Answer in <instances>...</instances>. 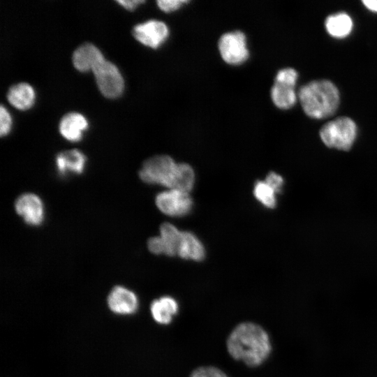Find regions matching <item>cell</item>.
I'll use <instances>...</instances> for the list:
<instances>
[{"label": "cell", "instance_id": "6da1fadb", "mask_svg": "<svg viewBox=\"0 0 377 377\" xmlns=\"http://www.w3.org/2000/svg\"><path fill=\"white\" fill-rule=\"evenodd\" d=\"M226 347L232 357L251 367L264 363L272 352L267 332L251 322L237 325L229 334Z\"/></svg>", "mask_w": 377, "mask_h": 377}, {"label": "cell", "instance_id": "7a4b0ae2", "mask_svg": "<svg viewBox=\"0 0 377 377\" xmlns=\"http://www.w3.org/2000/svg\"><path fill=\"white\" fill-rule=\"evenodd\" d=\"M298 98L306 115L314 119L332 115L339 104V90L327 80H313L303 85Z\"/></svg>", "mask_w": 377, "mask_h": 377}, {"label": "cell", "instance_id": "3957f363", "mask_svg": "<svg viewBox=\"0 0 377 377\" xmlns=\"http://www.w3.org/2000/svg\"><path fill=\"white\" fill-rule=\"evenodd\" d=\"M357 136V126L353 119L340 117L323 125L320 130L323 142L330 148L349 150Z\"/></svg>", "mask_w": 377, "mask_h": 377}, {"label": "cell", "instance_id": "277c9868", "mask_svg": "<svg viewBox=\"0 0 377 377\" xmlns=\"http://www.w3.org/2000/svg\"><path fill=\"white\" fill-rule=\"evenodd\" d=\"M178 164L168 155L155 156L145 161L139 175L141 179L147 184H160L172 189Z\"/></svg>", "mask_w": 377, "mask_h": 377}, {"label": "cell", "instance_id": "5b68a950", "mask_svg": "<svg viewBox=\"0 0 377 377\" xmlns=\"http://www.w3.org/2000/svg\"><path fill=\"white\" fill-rule=\"evenodd\" d=\"M218 47L223 60L230 65H240L249 57L246 38L241 31L223 34L219 40Z\"/></svg>", "mask_w": 377, "mask_h": 377}, {"label": "cell", "instance_id": "8992f818", "mask_svg": "<svg viewBox=\"0 0 377 377\" xmlns=\"http://www.w3.org/2000/svg\"><path fill=\"white\" fill-rule=\"evenodd\" d=\"M95 80L101 94L108 98H116L121 95L124 82L118 68L104 59L93 70Z\"/></svg>", "mask_w": 377, "mask_h": 377}, {"label": "cell", "instance_id": "52a82bcc", "mask_svg": "<svg viewBox=\"0 0 377 377\" xmlns=\"http://www.w3.org/2000/svg\"><path fill=\"white\" fill-rule=\"evenodd\" d=\"M156 204L159 210L170 216H183L192 208L193 200L189 193L169 189L156 195Z\"/></svg>", "mask_w": 377, "mask_h": 377}, {"label": "cell", "instance_id": "ba28073f", "mask_svg": "<svg viewBox=\"0 0 377 377\" xmlns=\"http://www.w3.org/2000/svg\"><path fill=\"white\" fill-rule=\"evenodd\" d=\"M169 29L167 24L158 20H149L136 24L132 31L133 37L142 45L156 49L168 38Z\"/></svg>", "mask_w": 377, "mask_h": 377}, {"label": "cell", "instance_id": "9c48e42d", "mask_svg": "<svg viewBox=\"0 0 377 377\" xmlns=\"http://www.w3.org/2000/svg\"><path fill=\"white\" fill-rule=\"evenodd\" d=\"M15 207L17 213L29 225H40L44 219L43 202L34 193L21 195L17 199Z\"/></svg>", "mask_w": 377, "mask_h": 377}, {"label": "cell", "instance_id": "30bf717a", "mask_svg": "<svg viewBox=\"0 0 377 377\" xmlns=\"http://www.w3.org/2000/svg\"><path fill=\"white\" fill-rule=\"evenodd\" d=\"M110 309L114 313L130 314L138 306V300L135 293L122 286L114 287L108 297Z\"/></svg>", "mask_w": 377, "mask_h": 377}, {"label": "cell", "instance_id": "8fae6325", "mask_svg": "<svg viewBox=\"0 0 377 377\" xmlns=\"http://www.w3.org/2000/svg\"><path fill=\"white\" fill-rule=\"evenodd\" d=\"M105 59L101 50L94 45L86 43L73 52L72 60L75 68L80 72L91 71Z\"/></svg>", "mask_w": 377, "mask_h": 377}, {"label": "cell", "instance_id": "7c38bea8", "mask_svg": "<svg viewBox=\"0 0 377 377\" xmlns=\"http://www.w3.org/2000/svg\"><path fill=\"white\" fill-rule=\"evenodd\" d=\"M88 127L86 118L78 112H69L62 117L59 125L61 135L71 142L79 141Z\"/></svg>", "mask_w": 377, "mask_h": 377}, {"label": "cell", "instance_id": "4fadbf2b", "mask_svg": "<svg viewBox=\"0 0 377 377\" xmlns=\"http://www.w3.org/2000/svg\"><path fill=\"white\" fill-rule=\"evenodd\" d=\"M86 158L77 149L60 152L56 156V166L61 175L82 173L84 169Z\"/></svg>", "mask_w": 377, "mask_h": 377}, {"label": "cell", "instance_id": "5bb4252c", "mask_svg": "<svg viewBox=\"0 0 377 377\" xmlns=\"http://www.w3.org/2000/svg\"><path fill=\"white\" fill-rule=\"evenodd\" d=\"M150 309L156 322L168 325L178 313L179 305L175 298L170 296H163L151 302Z\"/></svg>", "mask_w": 377, "mask_h": 377}, {"label": "cell", "instance_id": "9a60e30c", "mask_svg": "<svg viewBox=\"0 0 377 377\" xmlns=\"http://www.w3.org/2000/svg\"><path fill=\"white\" fill-rule=\"evenodd\" d=\"M7 99L15 108L26 110L34 105L35 91L29 84L20 82L13 85L9 89Z\"/></svg>", "mask_w": 377, "mask_h": 377}, {"label": "cell", "instance_id": "2e32d148", "mask_svg": "<svg viewBox=\"0 0 377 377\" xmlns=\"http://www.w3.org/2000/svg\"><path fill=\"white\" fill-rule=\"evenodd\" d=\"M205 248L197 237L190 232H182L177 255L182 258L200 261L205 258Z\"/></svg>", "mask_w": 377, "mask_h": 377}, {"label": "cell", "instance_id": "e0dca14e", "mask_svg": "<svg viewBox=\"0 0 377 377\" xmlns=\"http://www.w3.org/2000/svg\"><path fill=\"white\" fill-rule=\"evenodd\" d=\"M325 24L328 34L338 38L346 37L353 29L351 17L343 12L329 15Z\"/></svg>", "mask_w": 377, "mask_h": 377}, {"label": "cell", "instance_id": "ac0fdd59", "mask_svg": "<svg viewBox=\"0 0 377 377\" xmlns=\"http://www.w3.org/2000/svg\"><path fill=\"white\" fill-rule=\"evenodd\" d=\"M294 88L293 86L274 82L270 91L271 98L274 104L282 110L292 108L297 101V95Z\"/></svg>", "mask_w": 377, "mask_h": 377}, {"label": "cell", "instance_id": "d6986e66", "mask_svg": "<svg viewBox=\"0 0 377 377\" xmlns=\"http://www.w3.org/2000/svg\"><path fill=\"white\" fill-rule=\"evenodd\" d=\"M182 232L170 223H163L160 228V237L164 246V254L173 256L177 254Z\"/></svg>", "mask_w": 377, "mask_h": 377}, {"label": "cell", "instance_id": "ffe728a7", "mask_svg": "<svg viewBox=\"0 0 377 377\" xmlns=\"http://www.w3.org/2000/svg\"><path fill=\"white\" fill-rule=\"evenodd\" d=\"M194 182L195 174L193 168L187 163H179L177 178L172 189L189 193L193 187Z\"/></svg>", "mask_w": 377, "mask_h": 377}, {"label": "cell", "instance_id": "44dd1931", "mask_svg": "<svg viewBox=\"0 0 377 377\" xmlns=\"http://www.w3.org/2000/svg\"><path fill=\"white\" fill-rule=\"evenodd\" d=\"M253 194L256 198L267 208L276 205V192L265 182L258 181L254 186Z\"/></svg>", "mask_w": 377, "mask_h": 377}, {"label": "cell", "instance_id": "7402d4cb", "mask_svg": "<svg viewBox=\"0 0 377 377\" xmlns=\"http://www.w3.org/2000/svg\"><path fill=\"white\" fill-rule=\"evenodd\" d=\"M297 79V72L292 68H285L276 73L274 82L295 87Z\"/></svg>", "mask_w": 377, "mask_h": 377}, {"label": "cell", "instance_id": "603a6c76", "mask_svg": "<svg viewBox=\"0 0 377 377\" xmlns=\"http://www.w3.org/2000/svg\"><path fill=\"white\" fill-rule=\"evenodd\" d=\"M190 377H228L222 370L212 366L200 367L195 369Z\"/></svg>", "mask_w": 377, "mask_h": 377}, {"label": "cell", "instance_id": "cb8c5ba5", "mask_svg": "<svg viewBox=\"0 0 377 377\" xmlns=\"http://www.w3.org/2000/svg\"><path fill=\"white\" fill-rule=\"evenodd\" d=\"M12 119L7 109L1 105L0 108V135L4 136L8 135L11 129Z\"/></svg>", "mask_w": 377, "mask_h": 377}, {"label": "cell", "instance_id": "d4e9b609", "mask_svg": "<svg viewBox=\"0 0 377 377\" xmlns=\"http://www.w3.org/2000/svg\"><path fill=\"white\" fill-rule=\"evenodd\" d=\"M188 2V0H158L156 3L162 11L170 13L178 10Z\"/></svg>", "mask_w": 377, "mask_h": 377}, {"label": "cell", "instance_id": "484cf974", "mask_svg": "<svg viewBox=\"0 0 377 377\" xmlns=\"http://www.w3.org/2000/svg\"><path fill=\"white\" fill-rule=\"evenodd\" d=\"M265 181L276 192V193L281 191L284 180L280 175L274 172H269Z\"/></svg>", "mask_w": 377, "mask_h": 377}, {"label": "cell", "instance_id": "4316f807", "mask_svg": "<svg viewBox=\"0 0 377 377\" xmlns=\"http://www.w3.org/2000/svg\"><path fill=\"white\" fill-rule=\"evenodd\" d=\"M147 246L150 252L154 254L165 253L164 246L160 237L150 238L148 240Z\"/></svg>", "mask_w": 377, "mask_h": 377}, {"label": "cell", "instance_id": "83f0119b", "mask_svg": "<svg viewBox=\"0 0 377 377\" xmlns=\"http://www.w3.org/2000/svg\"><path fill=\"white\" fill-rule=\"evenodd\" d=\"M143 0H118L117 3L128 10H135L140 4L144 3Z\"/></svg>", "mask_w": 377, "mask_h": 377}, {"label": "cell", "instance_id": "f1b7e54d", "mask_svg": "<svg viewBox=\"0 0 377 377\" xmlns=\"http://www.w3.org/2000/svg\"><path fill=\"white\" fill-rule=\"evenodd\" d=\"M362 3L369 10L377 12V0H364Z\"/></svg>", "mask_w": 377, "mask_h": 377}]
</instances>
